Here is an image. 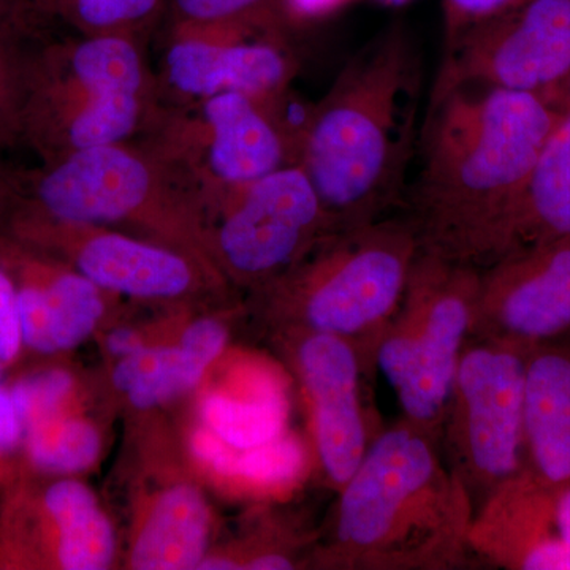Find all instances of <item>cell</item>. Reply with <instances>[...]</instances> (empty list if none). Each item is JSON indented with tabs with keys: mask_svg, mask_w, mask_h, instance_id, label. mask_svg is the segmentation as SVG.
<instances>
[{
	"mask_svg": "<svg viewBox=\"0 0 570 570\" xmlns=\"http://www.w3.org/2000/svg\"><path fill=\"white\" fill-rule=\"evenodd\" d=\"M564 115L540 94L490 86L430 104L406 213L420 249L483 268L502 217Z\"/></svg>",
	"mask_w": 570,
	"mask_h": 570,
	"instance_id": "cell-1",
	"label": "cell"
},
{
	"mask_svg": "<svg viewBox=\"0 0 570 570\" xmlns=\"http://www.w3.org/2000/svg\"><path fill=\"white\" fill-rule=\"evenodd\" d=\"M420 81L417 52L397 22L356 52L303 121L296 164L332 234L376 223L403 197L420 138Z\"/></svg>",
	"mask_w": 570,
	"mask_h": 570,
	"instance_id": "cell-2",
	"label": "cell"
},
{
	"mask_svg": "<svg viewBox=\"0 0 570 570\" xmlns=\"http://www.w3.org/2000/svg\"><path fill=\"white\" fill-rule=\"evenodd\" d=\"M337 493L328 568L455 570L474 560L471 499L439 438L404 419L373 439Z\"/></svg>",
	"mask_w": 570,
	"mask_h": 570,
	"instance_id": "cell-3",
	"label": "cell"
},
{
	"mask_svg": "<svg viewBox=\"0 0 570 570\" xmlns=\"http://www.w3.org/2000/svg\"><path fill=\"white\" fill-rule=\"evenodd\" d=\"M279 275L283 294L307 333L344 337L376 366L379 337L393 317L420 253L406 216L333 232Z\"/></svg>",
	"mask_w": 570,
	"mask_h": 570,
	"instance_id": "cell-4",
	"label": "cell"
},
{
	"mask_svg": "<svg viewBox=\"0 0 570 570\" xmlns=\"http://www.w3.org/2000/svg\"><path fill=\"white\" fill-rule=\"evenodd\" d=\"M480 269L420 249L400 306L379 337L376 366L403 419L441 441L453 379L471 337Z\"/></svg>",
	"mask_w": 570,
	"mask_h": 570,
	"instance_id": "cell-5",
	"label": "cell"
},
{
	"mask_svg": "<svg viewBox=\"0 0 570 570\" xmlns=\"http://www.w3.org/2000/svg\"><path fill=\"white\" fill-rule=\"evenodd\" d=\"M527 352L517 344L469 337L456 367L441 449L474 513L524 468Z\"/></svg>",
	"mask_w": 570,
	"mask_h": 570,
	"instance_id": "cell-6",
	"label": "cell"
},
{
	"mask_svg": "<svg viewBox=\"0 0 570 570\" xmlns=\"http://www.w3.org/2000/svg\"><path fill=\"white\" fill-rule=\"evenodd\" d=\"M148 71L130 33L86 36L62 55V66L39 89L29 88L26 127L50 124L52 159L92 146L127 142L148 118Z\"/></svg>",
	"mask_w": 570,
	"mask_h": 570,
	"instance_id": "cell-7",
	"label": "cell"
},
{
	"mask_svg": "<svg viewBox=\"0 0 570 570\" xmlns=\"http://www.w3.org/2000/svg\"><path fill=\"white\" fill-rule=\"evenodd\" d=\"M189 118H171L167 137L149 148L186 184L216 189L225 202L247 184L296 164L299 130H288L279 102L239 92L198 100Z\"/></svg>",
	"mask_w": 570,
	"mask_h": 570,
	"instance_id": "cell-8",
	"label": "cell"
},
{
	"mask_svg": "<svg viewBox=\"0 0 570 570\" xmlns=\"http://www.w3.org/2000/svg\"><path fill=\"white\" fill-rule=\"evenodd\" d=\"M569 75L570 0H524L445 47L430 104L466 86L540 94L557 104Z\"/></svg>",
	"mask_w": 570,
	"mask_h": 570,
	"instance_id": "cell-9",
	"label": "cell"
},
{
	"mask_svg": "<svg viewBox=\"0 0 570 570\" xmlns=\"http://www.w3.org/2000/svg\"><path fill=\"white\" fill-rule=\"evenodd\" d=\"M24 183L52 223L89 225L168 212L181 204L186 184L148 148L127 142L55 157Z\"/></svg>",
	"mask_w": 570,
	"mask_h": 570,
	"instance_id": "cell-10",
	"label": "cell"
},
{
	"mask_svg": "<svg viewBox=\"0 0 570 570\" xmlns=\"http://www.w3.org/2000/svg\"><path fill=\"white\" fill-rule=\"evenodd\" d=\"M219 230L224 261L238 275H283L322 236L332 234L321 198L298 164L247 184L227 200Z\"/></svg>",
	"mask_w": 570,
	"mask_h": 570,
	"instance_id": "cell-11",
	"label": "cell"
},
{
	"mask_svg": "<svg viewBox=\"0 0 570 570\" xmlns=\"http://www.w3.org/2000/svg\"><path fill=\"white\" fill-rule=\"evenodd\" d=\"M570 332V235L480 268L471 337L530 348Z\"/></svg>",
	"mask_w": 570,
	"mask_h": 570,
	"instance_id": "cell-12",
	"label": "cell"
},
{
	"mask_svg": "<svg viewBox=\"0 0 570 570\" xmlns=\"http://www.w3.org/2000/svg\"><path fill=\"white\" fill-rule=\"evenodd\" d=\"M296 365L309 400L318 463L340 490L376 438L363 400V381L373 367L351 341L307 332L296 347Z\"/></svg>",
	"mask_w": 570,
	"mask_h": 570,
	"instance_id": "cell-13",
	"label": "cell"
},
{
	"mask_svg": "<svg viewBox=\"0 0 570 570\" xmlns=\"http://www.w3.org/2000/svg\"><path fill=\"white\" fill-rule=\"evenodd\" d=\"M295 59L279 33L205 36L175 32L165 55V81L184 99L239 92L281 102L294 80Z\"/></svg>",
	"mask_w": 570,
	"mask_h": 570,
	"instance_id": "cell-14",
	"label": "cell"
},
{
	"mask_svg": "<svg viewBox=\"0 0 570 570\" xmlns=\"http://www.w3.org/2000/svg\"><path fill=\"white\" fill-rule=\"evenodd\" d=\"M469 549L493 568L570 570L557 485L520 471L475 510Z\"/></svg>",
	"mask_w": 570,
	"mask_h": 570,
	"instance_id": "cell-15",
	"label": "cell"
},
{
	"mask_svg": "<svg viewBox=\"0 0 570 570\" xmlns=\"http://www.w3.org/2000/svg\"><path fill=\"white\" fill-rule=\"evenodd\" d=\"M524 468L549 485L570 482V332L528 348Z\"/></svg>",
	"mask_w": 570,
	"mask_h": 570,
	"instance_id": "cell-16",
	"label": "cell"
},
{
	"mask_svg": "<svg viewBox=\"0 0 570 570\" xmlns=\"http://www.w3.org/2000/svg\"><path fill=\"white\" fill-rule=\"evenodd\" d=\"M570 235V111L540 151L491 242L487 265L554 236Z\"/></svg>",
	"mask_w": 570,
	"mask_h": 570,
	"instance_id": "cell-17",
	"label": "cell"
},
{
	"mask_svg": "<svg viewBox=\"0 0 570 570\" xmlns=\"http://www.w3.org/2000/svg\"><path fill=\"white\" fill-rule=\"evenodd\" d=\"M75 265L100 288L140 298H170L193 284V269L181 255L119 234L82 238Z\"/></svg>",
	"mask_w": 570,
	"mask_h": 570,
	"instance_id": "cell-18",
	"label": "cell"
},
{
	"mask_svg": "<svg viewBox=\"0 0 570 570\" xmlns=\"http://www.w3.org/2000/svg\"><path fill=\"white\" fill-rule=\"evenodd\" d=\"M17 291L22 343L40 354L77 346L102 317L100 287L81 273H58Z\"/></svg>",
	"mask_w": 570,
	"mask_h": 570,
	"instance_id": "cell-19",
	"label": "cell"
},
{
	"mask_svg": "<svg viewBox=\"0 0 570 570\" xmlns=\"http://www.w3.org/2000/svg\"><path fill=\"white\" fill-rule=\"evenodd\" d=\"M209 512L193 487L165 491L135 542L132 568L138 570L197 569L208 540Z\"/></svg>",
	"mask_w": 570,
	"mask_h": 570,
	"instance_id": "cell-20",
	"label": "cell"
},
{
	"mask_svg": "<svg viewBox=\"0 0 570 570\" xmlns=\"http://www.w3.org/2000/svg\"><path fill=\"white\" fill-rule=\"evenodd\" d=\"M45 513L55 527L59 564L67 570H102L111 564L115 534L89 489L61 480L45 490Z\"/></svg>",
	"mask_w": 570,
	"mask_h": 570,
	"instance_id": "cell-21",
	"label": "cell"
},
{
	"mask_svg": "<svg viewBox=\"0 0 570 570\" xmlns=\"http://www.w3.org/2000/svg\"><path fill=\"white\" fill-rule=\"evenodd\" d=\"M285 401L276 389L258 387L249 397L209 395L202 404L206 430L236 449L257 448L283 434Z\"/></svg>",
	"mask_w": 570,
	"mask_h": 570,
	"instance_id": "cell-22",
	"label": "cell"
},
{
	"mask_svg": "<svg viewBox=\"0 0 570 570\" xmlns=\"http://www.w3.org/2000/svg\"><path fill=\"white\" fill-rule=\"evenodd\" d=\"M193 452L219 474L257 483H283L298 474L303 452L294 439L279 438L257 448L236 449L225 444L212 431L198 430L193 436Z\"/></svg>",
	"mask_w": 570,
	"mask_h": 570,
	"instance_id": "cell-23",
	"label": "cell"
},
{
	"mask_svg": "<svg viewBox=\"0 0 570 570\" xmlns=\"http://www.w3.org/2000/svg\"><path fill=\"white\" fill-rule=\"evenodd\" d=\"M33 466L47 472H77L91 466L100 452L96 428L61 414L24 430Z\"/></svg>",
	"mask_w": 570,
	"mask_h": 570,
	"instance_id": "cell-24",
	"label": "cell"
},
{
	"mask_svg": "<svg viewBox=\"0 0 570 570\" xmlns=\"http://www.w3.org/2000/svg\"><path fill=\"white\" fill-rule=\"evenodd\" d=\"M175 31L250 29L279 33L281 0H168Z\"/></svg>",
	"mask_w": 570,
	"mask_h": 570,
	"instance_id": "cell-25",
	"label": "cell"
},
{
	"mask_svg": "<svg viewBox=\"0 0 570 570\" xmlns=\"http://www.w3.org/2000/svg\"><path fill=\"white\" fill-rule=\"evenodd\" d=\"M164 0H59L58 9L86 36L130 33L153 20Z\"/></svg>",
	"mask_w": 570,
	"mask_h": 570,
	"instance_id": "cell-26",
	"label": "cell"
},
{
	"mask_svg": "<svg viewBox=\"0 0 570 570\" xmlns=\"http://www.w3.org/2000/svg\"><path fill=\"white\" fill-rule=\"evenodd\" d=\"M206 365L179 347L157 348L156 362L129 390L135 407L148 409L181 395L195 387L204 376Z\"/></svg>",
	"mask_w": 570,
	"mask_h": 570,
	"instance_id": "cell-27",
	"label": "cell"
},
{
	"mask_svg": "<svg viewBox=\"0 0 570 570\" xmlns=\"http://www.w3.org/2000/svg\"><path fill=\"white\" fill-rule=\"evenodd\" d=\"M73 387V379L62 370L40 371L21 377L11 387L24 430L61 414L66 397Z\"/></svg>",
	"mask_w": 570,
	"mask_h": 570,
	"instance_id": "cell-28",
	"label": "cell"
},
{
	"mask_svg": "<svg viewBox=\"0 0 570 570\" xmlns=\"http://www.w3.org/2000/svg\"><path fill=\"white\" fill-rule=\"evenodd\" d=\"M29 78L11 58L0 31V141H10L26 130Z\"/></svg>",
	"mask_w": 570,
	"mask_h": 570,
	"instance_id": "cell-29",
	"label": "cell"
},
{
	"mask_svg": "<svg viewBox=\"0 0 570 570\" xmlns=\"http://www.w3.org/2000/svg\"><path fill=\"white\" fill-rule=\"evenodd\" d=\"M524 0H442L445 47L498 20Z\"/></svg>",
	"mask_w": 570,
	"mask_h": 570,
	"instance_id": "cell-30",
	"label": "cell"
},
{
	"mask_svg": "<svg viewBox=\"0 0 570 570\" xmlns=\"http://www.w3.org/2000/svg\"><path fill=\"white\" fill-rule=\"evenodd\" d=\"M22 344L17 285L0 266V362L17 358Z\"/></svg>",
	"mask_w": 570,
	"mask_h": 570,
	"instance_id": "cell-31",
	"label": "cell"
},
{
	"mask_svg": "<svg viewBox=\"0 0 570 570\" xmlns=\"http://www.w3.org/2000/svg\"><path fill=\"white\" fill-rule=\"evenodd\" d=\"M225 341H227V332L224 326L219 322L204 318L186 330L181 347L208 366L223 352Z\"/></svg>",
	"mask_w": 570,
	"mask_h": 570,
	"instance_id": "cell-32",
	"label": "cell"
},
{
	"mask_svg": "<svg viewBox=\"0 0 570 570\" xmlns=\"http://www.w3.org/2000/svg\"><path fill=\"white\" fill-rule=\"evenodd\" d=\"M24 439V423L11 390L0 385V455L17 450Z\"/></svg>",
	"mask_w": 570,
	"mask_h": 570,
	"instance_id": "cell-33",
	"label": "cell"
},
{
	"mask_svg": "<svg viewBox=\"0 0 570 570\" xmlns=\"http://www.w3.org/2000/svg\"><path fill=\"white\" fill-rule=\"evenodd\" d=\"M351 0H281V13L285 20L306 22L330 17Z\"/></svg>",
	"mask_w": 570,
	"mask_h": 570,
	"instance_id": "cell-34",
	"label": "cell"
},
{
	"mask_svg": "<svg viewBox=\"0 0 570 570\" xmlns=\"http://www.w3.org/2000/svg\"><path fill=\"white\" fill-rule=\"evenodd\" d=\"M107 346L111 354L119 356L132 355L145 347L141 344L140 336L132 332V330L127 328L115 330V332L110 333Z\"/></svg>",
	"mask_w": 570,
	"mask_h": 570,
	"instance_id": "cell-35",
	"label": "cell"
},
{
	"mask_svg": "<svg viewBox=\"0 0 570 570\" xmlns=\"http://www.w3.org/2000/svg\"><path fill=\"white\" fill-rule=\"evenodd\" d=\"M245 569L250 570H288L294 569L291 558L281 553H266L247 561Z\"/></svg>",
	"mask_w": 570,
	"mask_h": 570,
	"instance_id": "cell-36",
	"label": "cell"
},
{
	"mask_svg": "<svg viewBox=\"0 0 570 570\" xmlns=\"http://www.w3.org/2000/svg\"><path fill=\"white\" fill-rule=\"evenodd\" d=\"M242 566L236 564V562L230 560H224V558H216V560H202L198 562L197 569L204 570H230V569H239Z\"/></svg>",
	"mask_w": 570,
	"mask_h": 570,
	"instance_id": "cell-37",
	"label": "cell"
},
{
	"mask_svg": "<svg viewBox=\"0 0 570 570\" xmlns=\"http://www.w3.org/2000/svg\"><path fill=\"white\" fill-rule=\"evenodd\" d=\"M14 3H17V0H0V31H2L3 24L9 21Z\"/></svg>",
	"mask_w": 570,
	"mask_h": 570,
	"instance_id": "cell-38",
	"label": "cell"
},
{
	"mask_svg": "<svg viewBox=\"0 0 570 570\" xmlns=\"http://www.w3.org/2000/svg\"><path fill=\"white\" fill-rule=\"evenodd\" d=\"M384 2H387V3H403V2H406V0H384Z\"/></svg>",
	"mask_w": 570,
	"mask_h": 570,
	"instance_id": "cell-39",
	"label": "cell"
},
{
	"mask_svg": "<svg viewBox=\"0 0 570 570\" xmlns=\"http://www.w3.org/2000/svg\"><path fill=\"white\" fill-rule=\"evenodd\" d=\"M47 2L52 3V6H58L59 0H47Z\"/></svg>",
	"mask_w": 570,
	"mask_h": 570,
	"instance_id": "cell-40",
	"label": "cell"
},
{
	"mask_svg": "<svg viewBox=\"0 0 570 570\" xmlns=\"http://www.w3.org/2000/svg\"><path fill=\"white\" fill-rule=\"evenodd\" d=\"M0 365H2V362H0Z\"/></svg>",
	"mask_w": 570,
	"mask_h": 570,
	"instance_id": "cell-41",
	"label": "cell"
}]
</instances>
